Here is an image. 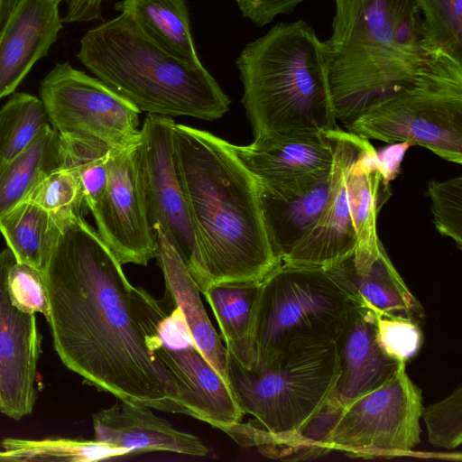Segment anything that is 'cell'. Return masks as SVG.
Returning <instances> with one entry per match:
<instances>
[{
    "instance_id": "cell-1",
    "label": "cell",
    "mask_w": 462,
    "mask_h": 462,
    "mask_svg": "<svg viewBox=\"0 0 462 462\" xmlns=\"http://www.w3.org/2000/svg\"><path fill=\"white\" fill-rule=\"evenodd\" d=\"M54 349L85 383L134 404L192 416V394L155 350L157 301L82 216L63 222L42 273Z\"/></svg>"
},
{
    "instance_id": "cell-2",
    "label": "cell",
    "mask_w": 462,
    "mask_h": 462,
    "mask_svg": "<svg viewBox=\"0 0 462 462\" xmlns=\"http://www.w3.org/2000/svg\"><path fill=\"white\" fill-rule=\"evenodd\" d=\"M173 143L199 253V291L219 283L260 284L282 262L268 236L257 179L234 144L209 132L175 123Z\"/></svg>"
},
{
    "instance_id": "cell-3",
    "label": "cell",
    "mask_w": 462,
    "mask_h": 462,
    "mask_svg": "<svg viewBox=\"0 0 462 462\" xmlns=\"http://www.w3.org/2000/svg\"><path fill=\"white\" fill-rule=\"evenodd\" d=\"M328 81L346 128L371 105L413 85L429 63L416 0H334Z\"/></svg>"
},
{
    "instance_id": "cell-4",
    "label": "cell",
    "mask_w": 462,
    "mask_h": 462,
    "mask_svg": "<svg viewBox=\"0 0 462 462\" xmlns=\"http://www.w3.org/2000/svg\"><path fill=\"white\" fill-rule=\"evenodd\" d=\"M334 340L292 341L250 367L227 352V383L244 414L254 420L225 432L272 457L302 455V435L324 409L338 377Z\"/></svg>"
},
{
    "instance_id": "cell-5",
    "label": "cell",
    "mask_w": 462,
    "mask_h": 462,
    "mask_svg": "<svg viewBox=\"0 0 462 462\" xmlns=\"http://www.w3.org/2000/svg\"><path fill=\"white\" fill-rule=\"evenodd\" d=\"M242 103L254 137L337 127L330 93V54L305 21L280 23L236 59Z\"/></svg>"
},
{
    "instance_id": "cell-6",
    "label": "cell",
    "mask_w": 462,
    "mask_h": 462,
    "mask_svg": "<svg viewBox=\"0 0 462 462\" xmlns=\"http://www.w3.org/2000/svg\"><path fill=\"white\" fill-rule=\"evenodd\" d=\"M77 57L140 112L212 121L229 109V97L200 60L167 51L128 14L88 31Z\"/></svg>"
},
{
    "instance_id": "cell-7",
    "label": "cell",
    "mask_w": 462,
    "mask_h": 462,
    "mask_svg": "<svg viewBox=\"0 0 462 462\" xmlns=\"http://www.w3.org/2000/svg\"><path fill=\"white\" fill-rule=\"evenodd\" d=\"M347 131L388 143L420 145L462 163V60L439 52L417 81L365 110Z\"/></svg>"
},
{
    "instance_id": "cell-8",
    "label": "cell",
    "mask_w": 462,
    "mask_h": 462,
    "mask_svg": "<svg viewBox=\"0 0 462 462\" xmlns=\"http://www.w3.org/2000/svg\"><path fill=\"white\" fill-rule=\"evenodd\" d=\"M354 301L332 269L282 263L259 285L250 334L253 365L292 341H335Z\"/></svg>"
},
{
    "instance_id": "cell-9",
    "label": "cell",
    "mask_w": 462,
    "mask_h": 462,
    "mask_svg": "<svg viewBox=\"0 0 462 462\" xmlns=\"http://www.w3.org/2000/svg\"><path fill=\"white\" fill-rule=\"evenodd\" d=\"M421 390L402 364L378 387L345 405L318 442L321 453L354 458L412 455L420 441Z\"/></svg>"
},
{
    "instance_id": "cell-10",
    "label": "cell",
    "mask_w": 462,
    "mask_h": 462,
    "mask_svg": "<svg viewBox=\"0 0 462 462\" xmlns=\"http://www.w3.org/2000/svg\"><path fill=\"white\" fill-rule=\"evenodd\" d=\"M51 127L63 136L97 139L111 149L135 142L139 114L132 103L98 79L58 63L40 86Z\"/></svg>"
},
{
    "instance_id": "cell-11",
    "label": "cell",
    "mask_w": 462,
    "mask_h": 462,
    "mask_svg": "<svg viewBox=\"0 0 462 462\" xmlns=\"http://www.w3.org/2000/svg\"><path fill=\"white\" fill-rule=\"evenodd\" d=\"M169 116L148 114L139 136V171L151 226H158L197 282L200 260L174 153Z\"/></svg>"
},
{
    "instance_id": "cell-12",
    "label": "cell",
    "mask_w": 462,
    "mask_h": 462,
    "mask_svg": "<svg viewBox=\"0 0 462 462\" xmlns=\"http://www.w3.org/2000/svg\"><path fill=\"white\" fill-rule=\"evenodd\" d=\"M138 153L139 137L111 149L106 188L91 212L98 235L119 262L145 266L155 257V238L147 216Z\"/></svg>"
},
{
    "instance_id": "cell-13",
    "label": "cell",
    "mask_w": 462,
    "mask_h": 462,
    "mask_svg": "<svg viewBox=\"0 0 462 462\" xmlns=\"http://www.w3.org/2000/svg\"><path fill=\"white\" fill-rule=\"evenodd\" d=\"M152 342L189 388L193 418L221 430L243 420L228 383L195 345L177 306L171 303L169 309L159 302L152 314Z\"/></svg>"
},
{
    "instance_id": "cell-14",
    "label": "cell",
    "mask_w": 462,
    "mask_h": 462,
    "mask_svg": "<svg viewBox=\"0 0 462 462\" xmlns=\"http://www.w3.org/2000/svg\"><path fill=\"white\" fill-rule=\"evenodd\" d=\"M375 312L355 300L335 339L338 377L324 409L302 436L305 447L319 451L318 442L339 411L378 387L404 363L386 356L375 338Z\"/></svg>"
},
{
    "instance_id": "cell-15",
    "label": "cell",
    "mask_w": 462,
    "mask_h": 462,
    "mask_svg": "<svg viewBox=\"0 0 462 462\" xmlns=\"http://www.w3.org/2000/svg\"><path fill=\"white\" fill-rule=\"evenodd\" d=\"M331 134L335 152L333 181L328 199L314 226L282 259L283 263L334 268L357 245L351 206L349 171L367 139L339 126L332 129Z\"/></svg>"
},
{
    "instance_id": "cell-16",
    "label": "cell",
    "mask_w": 462,
    "mask_h": 462,
    "mask_svg": "<svg viewBox=\"0 0 462 462\" xmlns=\"http://www.w3.org/2000/svg\"><path fill=\"white\" fill-rule=\"evenodd\" d=\"M331 130L257 137L248 145H234V151L263 190L284 194L306 188L331 171Z\"/></svg>"
},
{
    "instance_id": "cell-17",
    "label": "cell",
    "mask_w": 462,
    "mask_h": 462,
    "mask_svg": "<svg viewBox=\"0 0 462 462\" xmlns=\"http://www.w3.org/2000/svg\"><path fill=\"white\" fill-rule=\"evenodd\" d=\"M15 256L0 252V412L18 420L33 411L42 336L35 314L18 310L7 289L8 269Z\"/></svg>"
},
{
    "instance_id": "cell-18",
    "label": "cell",
    "mask_w": 462,
    "mask_h": 462,
    "mask_svg": "<svg viewBox=\"0 0 462 462\" xmlns=\"http://www.w3.org/2000/svg\"><path fill=\"white\" fill-rule=\"evenodd\" d=\"M332 269L355 300L374 312L404 317L421 324L424 309L393 264L378 234L357 243L353 252Z\"/></svg>"
},
{
    "instance_id": "cell-19",
    "label": "cell",
    "mask_w": 462,
    "mask_h": 462,
    "mask_svg": "<svg viewBox=\"0 0 462 462\" xmlns=\"http://www.w3.org/2000/svg\"><path fill=\"white\" fill-rule=\"evenodd\" d=\"M57 0H19L0 31V99L12 94L57 41Z\"/></svg>"
},
{
    "instance_id": "cell-20",
    "label": "cell",
    "mask_w": 462,
    "mask_h": 462,
    "mask_svg": "<svg viewBox=\"0 0 462 462\" xmlns=\"http://www.w3.org/2000/svg\"><path fill=\"white\" fill-rule=\"evenodd\" d=\"M94 440L135 453L165 451L206 457L199 437L181 431L154 414L152 408L121 399L92 415Z\"/></svg>"
},
{
    "instance_id": "cell-21",
    "label": "cell",
    "mask_w": 462,
    "mask_h": 462,
    "mask_svg": "<svg viewBox=\"0 0 462 462\" xmlns=\"http://www.w3.org/2000/svg\"><path fill=\"white\" fill-rule=\"evenodd\" d=\"M152 229L155 238V258L163 273L166 296L171 303L180 310L197 347L227 383V351L208 317L199 287L182 258L162 229L156 225Z\"/></svg>"
},
{
    "instance_id": "cell-22",
    "label": "cell",
    "mask_w": 462,
    "mask_h": 462,
    "mask_svg": "<svg viewBox=\"0 0 462 462\" xmlns=\"http://www.w3.org/2000/svg\"><path fill=\"white\" fill-rule=\"evenodd\" d=\"M333 165L313 184L284 194L261 189V203L268 236L282 259L302 240L318 221L331 191Z\"/></svg>"
},
{
    "instance_id": "cell-23",
    "label": "cell",
    "mask_w": 462,
    "mask_h": 462,
    "mask_svg": "<svg viewBox=\"0 0 462 462\" xmlns=\"http://www.w3.org/2000/svg\"><path fill=\"white\" fill-rule=\"evenodd\" d=\"M61 136L51 124L17 157L0 169V218L23 202L48 173L64 166Z\"/></svg>"
},
{
    "instance_id": "cell-24",
    "label": "cell",
    "mask_w": 462,
    "mask_h": 462,
    "mask_svg": "<svg viewBox=\"0 0 462 462\" xmlns=\"http://www.w3.org/2000/svg\"><path fill=\"white\" fill-rule=\"evenodd\" d=\"M65 220L23 201L0 218V232L16 260L42 274Z\"/></svg>"
},
{
    "instance_id": "cell-25",
    "label": "cell",
    "mask_w": 462,
    "mask_h": 462,
    "mask_svg": "<svg viewBox=\"0 0 462 462\" xmlns=\"http://www.w3.org/2000/svg\"><path fill=\"white\" fill-rule=\"evenodd\" d=\"M115 9L130 14L142 31L167 51L199 60L184 0H121Z\"/></svg>"
},
{
    "instance_id": "cell-26",
    "label": "cell",
    "mask_w": 462,
    "mask_h": 462,
    "mask_svg": "<svg viewBox=\"0 0 462 462\" xmlns=\"http://www.w3.org/2000/svg\"><path fill=\"white\" fill-rule=\"evenodd\" d=\"M259 285L219 283L202 292L214 312L226 351L246 367L254 363L250 334Z\"/></svg>"
},
{
    "instance_id": "cell-27",
    "label": "cell",
    "mask_w": 462,
    "mask_h": 462,
    "mask_svg": "<svg viewBox=\"0 0 462 462\" xmlns=\"http://www.w3.org/2000/svg\"><path fill=\"white\" fill-rule=\"evenodd\" d=\"M1 446L4 451H0V461L88 462L131 455L127 450L94 439L6 438Z\"/></svg>"
},
{
    "instance_id": "cell-28",
    "label": "cell",
    "mask_w": 462,
    "mask_h": 462,
    "mask_svg": "<svg viewBox=\"0 0 462 462\" xmlns=\"http://www.w3.org/2000/svg\"><path fill=\"white\" fill-rule=\"evenodd\" d=\"M50 124L41 98L18 92L0 109V169L22 153Z\"/></svg>"
},
{
    "instance_id": "cell-29",
    "label": "cell",
    "mask_w": 462,
    "mask_h": 462,
    "mask_svg": "<svg viewBox=\"0 0 462 462\" xmlns=\"http://www.w3.org/2000/svg\"><path fill=\"white\" fill-rule=\"evenodd\" d=\"M60 136L65 153L64 166L76 171L85 206L91 211L101 199L106 188L111 148L91 137Z\"/></svg>"
},
{
    "instance_id": "cell-30",
    "label": "cell",
    "mask_w": 462,
    "mask_h": 462,
    "mask_svg": "<svg viewBox=\"0 0 462 462\" xmlns=\"http://www.w3.org/2000/svg\"><path fill=\"white\" fill-rule=\"evenodd\" d=\"M422 16L421 47L427 56L445 53L462 60V0H416Z\"/></svg>"
},
{
    "instance_id": "cell-31",
    "label": "cell",
    "mask_w": 462,
    "mask_h": 462,
    "mask_svg": "<svg viewBox=\"0 0 462 462\" xmlns=\"http://www.w3.org/2000/svg\"><path fill=\"white\" fill-rule=\"evenodd\" d=\"M23 201L35 204L63 220L82 216L85 205L79 179L73 169L66 166L45 175Z\"/></svg>"
},
{
    "instance_id": "cell-32",
    "label": "cell",
    "mask_w": 462,
    "mask_h": 462,
    "mask_svg": "<svg viewBox=\"0 0 462 462\" xmlns=\"http://www.w3.org/2000/svg\"><path fill=\"white\" fill-rule=\"evenodd\" d=\"M433 223L438 232L451 238L462 249V177L428 183Z\"/></svg>"
},
{
    "instance_id": "cell-33",
    "label": "cell",
    "mask_w": 462,
    "mask_h": 462,
    "mask_svg": "<svg viewBox=\"0 0 462 462\" xmlns=\"http://www.w3.org/2000/svg\"><path fill=\"white\" fill-rule=\"evenodd\" d=\"M429 442L435 448L453 449L462 442V387L443 400L422 408Z\"/></svg>"
},
{
    "instance_id": "cell-34",
    "label": "cell",
    "mask_w": 462,
    "mask_h": 462,
    "mask_svg": "<svg viewBox=\"0 0 462 462\" xmlns=\"http://www.w3.org/2000/svg\"><path fill=\"white\" fill-rule=\"evenodd\" d=\"M375 338L383 352L406 364L422 344L420 323L408 318L376 313Z\"/></svg>"
},
{
    "instance_id": "cell-35",
    "label": "cell",
    "mask_w": 462,
    "mask_h": 462,
    "mask_svg": "<svg viewBox=\"0 0 462 462\" xmlns=\"http://www.w3.org/2000/svg\"><path fill=\"white\" fill-rule=\"evenodd\" d=\"M7 289L12 303L18 310L41 313L48 321L50 310L46 288L38 270L14 258L7 273Z\"/></svg>"
},
{
    "instance_id": "cell-36",
    "label": "cell",
    "mask_w": 462,
    "mask_h": 462,
    "mask_svg": "<svg viewBox=\"0 0 462 462\" xmlns=\"http://www.w3.org/2000/svg\"><path fill=\"white\" fill-rule=\"evenodd\" d=\"M306 0H236L243 17L263 27L277 15L292 13Z\"/></svg>"
},
{
    "instance_id": "cell-37",
    "label": "cell",
    "mask_w": 462,
    "mask_h": 462,
    "mask_svg": "<svg viewBox=\"0 0 462 462\" xmlns=\"http://www.w3.org/2000/svg\"><path fill=\"white\" fill-rule=\"evenodd\" d=\"M390 144L391 146L377 152L379 168L383 175V184L386 187H389L390 181L397 176L404 153L411 146L407 143Z\"/></svg>"
},
{
    "instance_id": "cell-38",
    "label": "cell",
    "mask_w": 462,
    "mask_h": 462,
    "mask_svg": "<svg viewBox=\"0 0 462 462\" xmlns=\"http://www.w3.org/2000/svg\"><path fill=\"white\" fill-rule=\"evenodd\" d=\"M102 3L103 0H68V11L62 22L104 21L102 17Z\"/></svg>"
},
{
    "instance_id": "cell-39",
    "label": "cell",
    "mask_w": 462,
    "mask_h": 462,
    "mask_svg": "<svg viewBox=\"0 0 462 462\" xmlns=\"http://www.w3.org/2000/svg\"><path fill=\"white\" fill-rule=\"evenodd\" d=\"M19 0H0V31Z\"/></svg>"
},
{
    "instance_id": "cell-40",
    "label": "cell",
    "mask_w": 462,
    "mask_h": 462,
    "mask_svg": "<svg viewBox=\"0 0 462 462\" xmlns=\"http://www.w3.org/2000/svg\"><path fill=\"white\" fill-rule=\"evenodd\" d=\"M57 1L60 3V2H62V1H66V2H67L68 0H57Z\"/></svg>"
}]
</instances>
